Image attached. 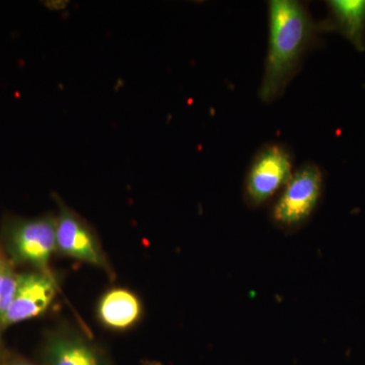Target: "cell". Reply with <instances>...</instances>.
I'll use <instances>...</instances> for the list:
<instances>
[{
    "label": "cell",
    "mask_w": 365,
    "mask_h": 365,
    "mask_svg": "<svg viewBox=\"0 0 365 365\" xmlns=\"http://www.w3.org/2000/svg\"><path fill=\"white\" fill-rule=\"evenodd\" d=\"M268 28L267 55L259 90V98L266 104L282 97L324 33L322 21H314L307 4L297 0H270Z\"/></svg>",
    "instance_id": "cell-1"
},
{
    "label": "cell",
    "mask_w": 365,
    "mask_h": 365,
    "mask_svg": "<svg viewBox=\"0 0 365 365\" xmlns=\"http://www.w3.org/2000/svg\"><path fill=\"white\" fill-rule=\"evenodd\" d=\"M0 246L16 266L50 270L56 253V215L6 216L0 227Z\"/></svg>",
    "instance_id": "cell-2"
},
{
    "label": "cell",
    "mask_w": 365,
    "mask_h": 365,
    "mask_svg": "<svg viewBox=\"0 0 365 365\" xmlns=\"http://www.w3.org/2000/svg\"><path fill=\"white\" fill-rule=\"evenodd\" d=\"M324 192V173L314 163L295 170L271 209V220L287 232L300 230L316 212Z\"/></svg>",
    "instance_id": "cell-3"
},
{
    "label": "cell",
    "mask_w": 365,
    "mask_h": 365,
    "mask_svg": "<svg viewBox=\"0 0 365 365\" xmlns=\"http://www.w3.org/2000/svg\"><path fill=\"white\" fill-rule=\"evenodd\" d=\"M294 153L284 143H269L257 151L244 182V199L251 208H260L279 194L292 179Z\"/></svg>",
    "instance_id": "cell-4"
},
{
    "label": "cell",
    "mask_w": 365,
    "mask_h": 365,
    "mask_svg": "<svg viewBox=\"0 0 365 365\" xmlns=\"http://www.w3.org/2000/svg\"><path fill=\"white\" fill-rule=\"evenodd\" d=\"M55 201L58 204L55 215L57 253L101 269L113 277L114 271L95 230L58 196H55Z\"/></svg>",
    "instance_id": "cell-5"
},
{
    "label": "cell",
    "mask_w": 365,
    "mask_h": 365,
    "mask_svg": "<svg viewBox=\"0 0 365 365\" xmlns=\"http://www.w3.org/2000/svg\"><path fill=\"white\" fill-rule=\"evenodd\" d=\"M58 290L59 281L51 270L29 269L19 273L13 299L0 322V332L46 313Z\"/></svg>",
    "instance_id": "cell-6"
},
{
    "label": "cell",
    "mask_w": 365,
    "mask_h": 365,
    "mask_svg": "<svg viewBox=\"0 0 365 365\" xmlns=\"http://www.w3.org/2000/svg\"><path fill=\"white\" fill-rule=\"evenodd\" d=\"M43 359L45 365H112L102 348L91 338L66 326L48 333Z\"/></svg>",
    "instance_id": "cell-7"
},
{
    "label": "cell",
    "mask_w": 365,
    "mask_h": 365,
    "mask_svg": "<svg viewBox=\"0 0 365 365\" xmlns=\"http://www.w3.org/2000/svg\"><path fill=\"white\" fill-rule=\"evenodd\" d=\"M143 314L140 299L126 288H112L98 302V321L108 330L117 332L130 330L140 321Z\"/></svg>",
    "instance_id": "cell-8"
},
{
    "label": "cell",
    "mask_w": 365,
    "mask_h": 365,
    "mask_svg": "<svg viewBox=\"0 0 365 365\" xmlns=\"http://www.w3.org/2000/svg\"><path fill=\"white\" fill-rule=\"evenodd\" d=\"M329 18L322 21L324 33H340L357 51H365V0H329Z\"/></svg>",
    "instance_id": "cell-9"
},
{
    "label": "cell",
    "mask_w": 365,
    "mask_h": 365,
    "mask_svg": "<svg viewBox=\"0 0 365 365\" xmlns=\"http://www.w3.org/2000/svg\"><path fill=\"white\" fill-rule=\"evenodd\" d=\"M18 276L16 265L0 246V322L13 299Z\"/></svg>",
    "instance_id": "cell-10"
},
{
    "label": "cell",
    "mask_w": 365,
    "mask_h": 365,
    "mask_svg": "<svg viewBox=\"0 0 365 365\" xmlns=\"http://www.w3.org/2000/svg\"><path fill=\"white\" fill-rule=\"evenodd\" d=\"M1 365H34L31 362L26 361V359L21 357H11L9 359L2 360Z\"/></svg>",
    "instance_id": "cell-11"
},
{
    "label": "cell",
    "mask_w": 365,
    "mask_h": 365,
    "mask_svg": "<svg viewBox=\"0 0 365 365\" xmlns=\"http://www.w3.org/2000/svg\"><path fill=\"white\" fill-rule=\"evenodd\" d=\"M4 360V345H2L1 332H0V365L2 364Z\"/></svg>",
    "instance_id": "cell-12"
}]
</instances>
